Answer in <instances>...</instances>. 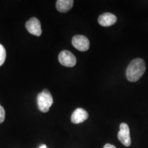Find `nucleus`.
I'll return each instance as SVG.
<instances>
[{"label":"nucleus","instance_id":"8","mask_svg":"<svg viewBox=\"0 0 148 148\" xmlns=\"http://www.w3.org/2000/svg\"><path fill=\"white\" fill-rule=\"evenodd\" d=\"M116 22V16L114 14L106 12L101 14L98 18V23L101 26L108 27L114 25Z\"/></svg>","mask_w":148,"mask_h":148},{"label":"nucleus","instance_id":"7","mask_svg":"<svg viewBox=\"0 0 148 148\" xmlns=\"http://www.w3.org/2000/svg\"><path fill=\"white\" fill-rule=\"evenodd\" d=\"M88 117V114L87 111L82 108H78L74 110L71 117V121L75 124H79L82 123Z\"/></svg>","mask_w":148,"mask_h":148},{"label":"nucleus","instance_id":"2","mask_svg":"<svg viewBox=\"0 0 148 148\" xmlns=\"http://www.w3.org/2000/svg\"><path fill=\"white\" fill-rule=\"evenodd\" d=\"M53 100L51 92L47 89L43 90L37 96V105L42 112H47L53 104Z\"/></svg>","mask_w":148,"mask_h":148},{"label":"nucleus","instance_id":"3","mask_svg":"<svg viewBox=\"0 0 148 148\" xmlns=\"http://www.w3.org/2000/svg\"><path fill=\"white\" fill-rule=\"evenodd\" d=\"M118 139L125 147H129L131 145L130 133L128 125L125 123H122L119 125V131L117 134Z\"/></svg>","mask_w":148,"mask_h":148},{"label":"nucleus","instance_id":"9","mask_svg":"<svg viewBox=\"0 0 148 148\" xmlns=\"http://www.w3.org/2000/svg\"><path fill=\"white\" fill-rule=\"evenodd\" d=\"M73 0H58L56 3L57 10L60 12H67L73 7Z\"/></svg>","mask_w":148,"mask_h":148},{"label":"nucleus","instance_id":"4","mask_svg":"<svg viewBox=\"0 0 148 148\" xmlns=\"http://www.w3.org/2000/svg\"><path fill=\"white\" fill-rule=\"evenodd\" d=\"M58 60L62 65L67 67H73L77 62L75 56L67 50H63L59 53Z\"/></svg>","mask_w":148,"mask_h":148},{"label":"nucleus","instance_id":"5","mask_svg":"<svg viewBox=\"0 0 148 148\" xmlns=\"http://www.w3.org/2000/svg\"><path fill=\"white\" fill-rule=\"evenodd\" d=\"M72 45L73 47L80 51H87L89 49V40L83 35H76L72 38Z\"/></svg>","mask_w":148,"mask_h":148},{"label":"nucleus","instance_id":"13","mask_svg":"<svg viewBox=\"0 0 148 148\" xmlns=\"http://www.w3.org/2000/svg\"><path fill=\"white\" fill-rule=\"evenodd\" d=\"M38 148H48V147H47V145H45V144H43V145H40V147H38Z\"/></svg>","mask_w":148,"mask_h":148},{"label":"nucleus","instance_id":"12","mask_svg":"<svg viewBox=\"0 0 148 148\" xmlns=\"http://www.w3.org/2000/svg\"><path fill=\"white\" fill-rule=\"evenodd\" d=\"M103 148H116V147L113 145H111L110 143H106V145L103 146Z\"/></svg>","mask_w":148,"mask_h":148},{"label":"nucleus","instance_id":"6","mask_svg":"<svg viewBox=\"0 0 148 148\" xmlns=\"http://www.w3.org/2000/svg\"><path fill=\"white\" fill-rule=\"evenodd\" d=\"M25 27L27 30L33 35L36 36H40L42 34L41 25L38 18L32 17L25 23Z\"/></svg>","mask_w":148,"mask_h":148},{"label":"nucleus","instance_id":"11","mask_svg":"<svg viewBox=\"0 0 148 148\" xmlns=\"http://www.w3.org/2000/svg\"><path fill=\"white\" fill-rule=\"evenodd\" d=\"M5 112L4 108L0 104V123H3V121L5 120Z\"/></svg>","mask_w":148,"mask_h":148},{"label":"nucleus","instance_id":"10","mask_svg":"<svg viewBox=\"0 0 148 148\" xmlns=\"http://www.w3.org/2000/svg\"><path fill=\"white\" fill-rule=\"evenodd\" d=\"M5 58H6V51L4 47L0 44V66H1L4 63Z\"/></svg>","mask_w":148,"mask_h":148},{"label":"nucleus","instance_id":"1","mask_svg":"<svg viewBox=\"0 0 148 148\" xmlns=\"http://www.w3.org/2000/svg\"><path fill=\"white\" fill-rule=\"evenodd\" d=\"M146 69L145 62L143 59L136 58L129 64L126 70V77L130 82H134L143 76Z\"/></svg>","mask_w":148,"mask_h":148}]
</instances>
